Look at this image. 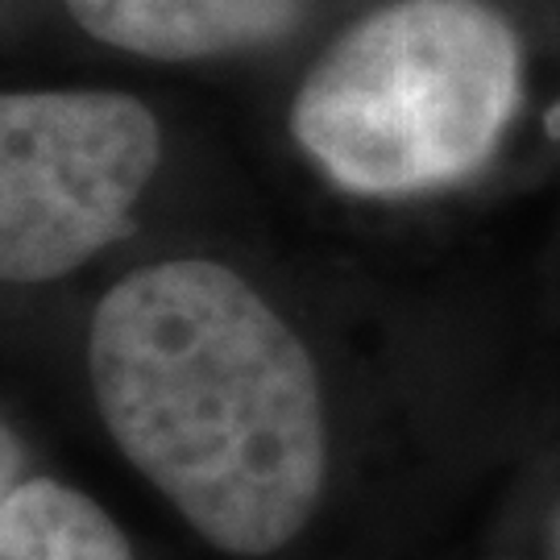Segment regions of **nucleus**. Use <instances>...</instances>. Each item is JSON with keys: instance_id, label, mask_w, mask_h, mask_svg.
Masks as SVG:
<instances>
[{"instance_id": "nucleus-1", "label": "nucleus", "mask_w": 560, "mask_h": 560, "mask_svg": "<svg viewBox=\"0 0 560 560\" xmlns=\"http://www.w3.org/2000/svg\"><path fill=\"white\" fill-rule=\"evenodd\" d=\"M88 378L120 457L229 557H266L316 515L328 474L320 370L221 261L141 266L96 303Z\"/></svg>"}, {"instance_id": "nucleus-2", "label": "nucleus", "mask_w": 560, "mask_h": 560, "mask_svg": "<svg viewBox=\"0 0 560 560\" xmlns=\"http://www.w3.org/2000/svg\"><path fill=\"white\" fill-rule=\"evenodd\" d=\"M523 101L515 25L486 0H390L340 34L291 101V138L365 200L481 171Z\"/></svg>"}, {"instance_id": "nucleus-3", "label": "nucleus", "mask_w": 560, "mask_h": 560, "mask_svg": "<svg viewBox=\"0 0 560 560\" xmlns=\"http://www.w3.org/2000/svg\"><path fill=\"white\" fill-rule=\"evenodd\" d=\"M162 159L154 113L125 92L50 88L0 101V275L55 282L129 233Z\"/></svg>"}, {"instance_id": "nucleus-4", "label": "nucleus", "mask_w": 560, "mask_h": 560, "mask_svg": "<svg viewBox=\"0 0 560 560\" xmlns=\"http://www.w3.org/2000/svg\"><path fill=\"white\" fill-rule=\"evenodd\" d=\"M67 9L104 46L191 62L282 42L303 21L307 0H67Z\"/></svg>"}, {"instance_id": "nucleus-5", "label": "nucleus", "mask_w": 560, "mask_h": 560, "mask_svg": "<svg viewBox=\"0 0 560 560\" xmlns=\"http://www.w3.org/2000/svg\"><path fill=\"white\" fill-rule=\"evenodd\" d=\"M0 560H133V552L88 494L38 478L4 490Z\"/></svg>"}, {"instance_id": "nucleus-6", "label": "nucleus", "mask_w": 560, "mask_h": 560, "mask_svg": "<svg viewBox=\"0 0 560 560\" xmlns=\"http://www.w3.org/2000/svg\"><path fill=\"white\" fill-rule=\"evenodd\" d=\"M552 557L560 560V515H557V523H552Z\"/></svg>"}]
</instances>
